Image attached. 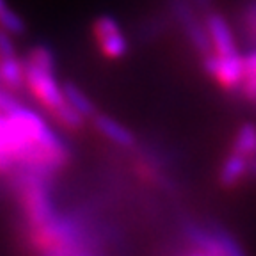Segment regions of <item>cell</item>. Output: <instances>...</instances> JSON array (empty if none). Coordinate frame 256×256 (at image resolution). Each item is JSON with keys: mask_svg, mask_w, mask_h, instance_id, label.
<instances>
[{"mask_svg": "<svg viewBox=\"0 0 256 256\" xmlns=\"http://www.w3.org/2000/svg\"><path fill=\"white\" fill-rule=\"evenodd\" d=\"M25 66V89L41 105L48 116L52 118L59 126L66 130H80L84 126L86 118H82L64 96L62 84L57 78V68L41 66L24 59Z\"/></svg>", "mask_w": 256, "mask_h": 256, "instance_id": "1", "label": "cell"}, {"mask_svg": "<svg viewBox=\"0 0 256 256\" xmlns=\"http://www.w3.org/2000/svg\"><path fill=\"white\" fill-rule=\"evenodd\" d=\"M171 14L201 59L214 54L204 18L201 20L198 14V8L190 0H171Z\"/></svg>", "mask_w": 256, "mask_h": 256, "instance_id": "2", "label": "cell"}, {"mask_svg": "<svg viewBox=\"0 0 256 256\" xmlns=\"http://www.w3.org/2000/svg\"><path fill=\"white\" fill-rule=\"evenodd\" d=\"M187 238L196 246V252L203 254H242L244 249L238 240L222 228H200L196 224L187 226Z\"/></svg>", "mask_w": 256, "mask_h": 256, "instance_id": "3", "label": "cell"}, {"mask_svg": "<svg viewBox=\"0 0 256 256\" xmlns=\"http://www.w3.org/2000/svg\"><path fill=\"white\" fill-rule=\"evenodd\" d=\"M203 68L208 75L216 80L222 89L230 92H238L240 86L244 82L246 68H244V54L236 56H210L203 57Z\"/></svg>", "mask_w": 256, "mask_h": 256, "instance_id": "4", "label": "cell"}, {"mask_svg": "<svg viewBox=\"0 0 256 256\" xmlns=\"http://www.w3.org/2000/svg\"><path fill=\"white\" fill-rule=\"evenodd\" d=\"M92 34H94V40L100 46L102 54L107 59L120 60L130 50V44H128L123 28L114 16L104 14L100 18H96L94 25H92Z\"/></svg>", "mask_w": 256, "mask_h": 256, "instance_id": "5", "label": "cell"}, {"mask_svg": "<svg viewBox=\"0 0 256 256\" xmlns=\"http://www.w3.org/2000/svg\"><path fill=\"white\" fill-rule=\"evenodd\" d=\"M204 24H206L208 36L212 41L214 54H217V56H236V54H240L233 28L230 27L228 20L220 12H206L204 14Z\"/></svg>", "mask_w": 256, "mask_h": 256, "instance_id": "6", "label": "cell"}, {"mask_svg": "<svg viewBox=\"0 0 256 256\" xmlns=\"http://www.w3.org/2000/svg\"><path fill=\"white\" fill-rule=\"evenodd\" d=\"M91 123L96 128V132L100 134L102 137H105L108 142L116 144L118 148L130 150L136 146V136L123 123H120L114 118L107 116V114H102V112H96L94 118L91 120Z\"/></svg>", "mask_w": 256, "mask_h": 256, "instance_id": "7", "label": "cell"}, {"mask_svg": "<svg viewBox=\"0 0 256 256\" xmlns=\"http://www.w3.org/2000/svg\"><path fill=\"white\" fill-rule=\"evenodd\" d=\"M249 174V158L242 153L233 152L224 156L222 164L219 168V184L224 188H233L240 185L244 180H248Z\"/></svg>", "mask_w": 256, "mask_h": 256, "instance_id": "8", "label": "cell"}, {"mask_svg": "<svg viewBox=\"0 0 256 256\" xmlns=\"http://www.w3.org/2000/svg\"><path fill=\"white\" fill-rule=\"evenodd\" d=\"M0 84L6 91L18 92L25 91V66L20 57L0 59Z\"/></svg>", "mask_w": 256, "mask_h": 256, "instance_id": "9", "label": "cell"}, {"mask_svg": "<svg viewBox=\"0 0 256 256\" xmlns=\"http://www.w3.org/2000/svg\"><path fill=\"white\" fill-rule=\"evenodd\" d=\"M62 89H64V96H66L68 104L78 112L80 116L86 118V121H91L92 118H94L96 112H98V108H96V105L92 104L91 98H89L78 86L73 84V82H64Z\"/></svg>", "mask_w": 256, "mask_h": 256, "instance_id": "10", "label": "cell"}, {"mask_svg": "<svg viewBox=\"0 0 256 256\" xmlns=\"http://www.w3.org/2000/svg\"><path fill=\"white\" fill-rule=\"evenodd\" d=\"M233 152L242 153L244 156L251 158L256 155V124L254 123H244L236 130L232 144Z\"/></svg>", "mask_w": 256, "mask_h": 256, "instance_id": "11", "label": "cell"}, {"mask_svg": "<svg viewBox=\"0 0 256 256\" xmlns=\"http://www.w3.org/2000/svg\"><path fill=\"white\" fill-rule=\"evenodd\" d=\"M0 28L8 30L12 36H24L27 30V24L14 9L9 6L8 0H0Z\"/></svg>", "mask_w": 256, "mask_h": 256, "instance_id": "12", "label": "cell"}, {"mask_svg": "<svg viewBox=\"0 0 256 256\" xmlns=\"http://www.w3.org/2000/svg\"><path fill=\"white\" fill-rule=\"evenodd\" d=\"M242 27H244L246 34H248L256 44V0L246 6L244 14H242Z\"/></svg>", "mask_w": 256, "mask_h": 256, "instance_id": "13", "label": "cell"}, {"mask_svg": "<svg viewBox=\"0 0 256 256\" xmlns=\"http://www.w3.org/2000/svg\"><path fill=\"white\" fill-rule=\"evenodd\" d=\"M18 50L14 44V36L9 34L8 30L0 28V59H8V57H16Z\"/></svg>", "mask_w": 256, "mask_h": 256, "instance_id": "14", "label": "cell"}]
</instances>
